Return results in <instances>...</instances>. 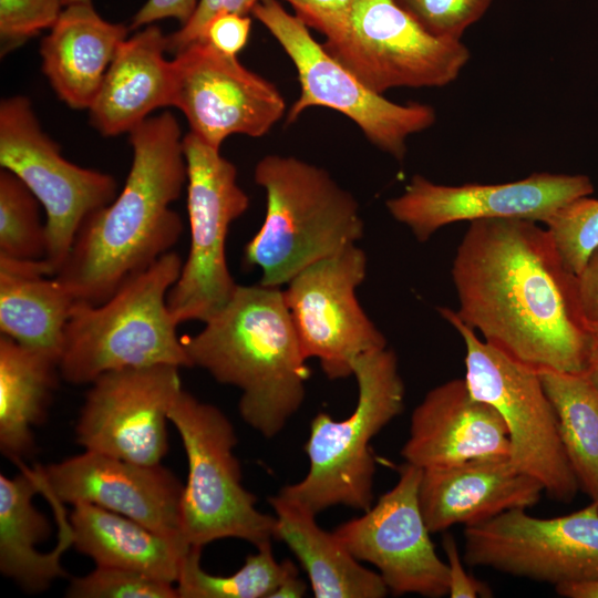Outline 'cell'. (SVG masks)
Listing matches in <instances>:
<instances>
[{
	"label": "cell",
	"mask_w": 598,
	"mask_h": 598,
	"mask_svg": "<svg viewBox=\"0 0 598 598\" xmlns=\"http://www.w3.org/2000/svg\"><path fill=\"white\" fill-rule=\"evenodd\" d=\"M458 319L536 371L584 373L591 342L576 275L545 227L519 218L471 221L451 269Z\"/></svg>",
	"instance_id": "obj_1"
},
{
	"label": "cell",
	"mask_w": 598,
	"mask_h": 598,
	"mask_svg": "<svg viewBox=\"0 0 598 598\" xmlns=\"http://www.w3.org/2000/svg\"><path fill=\"white\" fill-rule=\"evenodd\" d=\"M133 161L120 194L90 214L54 277L76 301L99 305L172 251L184 226L171 205L187 184L176 117H147L130 133Z\"/></svg>",
	"instance_id": "obj_2"
},
{
	"label": "cell",
	"mask_w": 598,
	"mask_h": 598,
	"mask_svg": "<svg viewBox=\"0 0 598 598\" xmlns=\"http://www.w3.org/2000/svg\"><path fill=\"white\" fill-rule=\"evenodd\" d=\"M182 343L192 367L240 390L241 419L267 439L298 412L310 369L283 290L238 285L231 299Z\"/></svg>",
	"instance_id": "obj_3"
},
{
	"label": "cell",
	"mask_w": 598,
	"mask_h": 598,
	"mask_svg": "<svg viewBox=\"0 0 598 598\" xmlns=\"http://www.w3.org/2000/svg\"><path fill=\"white\" fill-rule=\"evenodd\" d=\"M266 193V215L245 245L244 262L260 285L281 287L310 265L357 244L364 233L360 206L323 168L269 154L254 169Z\"/></svg>",
	"instance_id": "obj_4"
},
{
	"label": "cell",
	"mask_w": 598,
	"mask_h": 598,
	"mask_svg": "<svg viewBox=\"0 0 598 598\" xmlns=\"http://www.w3.org/2000/svg\"><path fill=\"white\" fill-rule=\"evenodd\" d=\"M182 266L178 254L168 251L105 301H76L64 329L61 378L71 384H91L114 370L158 364L190 368L167 305Z\"/></svg>",
	"instance_id": "obj_5"
},
{
	"label": "cell",
	"mask_w": 598,
	"mask_h": 598,
	"mask_svg": "<svg viewBox=\"0 0 598 598\" xmlns=\"http://www.w3.org/2000/svg\"><path fill=\"white\" fill-rule=\"evenodd\" d=\"M353 377V412L340 421L326 412L315 415L305 445L309 470L301 481L279 491L317 515L338 505L362 512L372 506L375 462L370 443L404 408L405 388L393 350L363 354Z\"/></svg>",
	"instance_id": "obj_6"
},
{
	"label": "cell",
	"mask_w": 598,
	"mask_h": 598,
	"mask_svg": "<svg viewBox=\"0 0 598 598\" xmlns=\"http://www.w3.org/2000/svg\"><path fill=\"white\" fill-rule=\"evenodd\" d=\"M168 420L177 430L188 464L181 498L184 540L204 547L215 540L238 538L256 548L275 539V515L257 508V497L241 484L234 454L237 435L217 406L184 389L175 398Z\"/></svg>",
	"instance_id": "obj_7"
},
{
	"label": "cell",
	"mask_w": 598,
	"mask_h": 598,
	"mask_svg": "<svg viewBox=\"0 0 598 598\" xmlns=\"http://www.w3.org/2000/svg\"><path fill=\"white\" fill-rule=\"evenodd\" d=\"M437 311L464 341V379L471 393L492 405L507 429L513 464L536 478L553 499L573 501L580 485L538 371L482 341L455 310L440 307Z\"/></svg>",
	"instance_id": "obj_8"
},
{
	"label": "cell",
	"mask_w": 598,
	"mask_h": 598,
	"mask_svg": "<svg viewBox=\"0 0 598 598\" xmlns=\"http://www.w3.org/2000/svg\"><path fill=\"white\" fill-rule=\"evenodd\" d=\"M251 13L281 45L298 73L300 95L288 111L287 124L309 107L331 109L354 122L370 143L398 161L405 156L408 138L434 124L432 106L395 103L364 85L277 0L259 1Z\"/></svg>",
	"instance_id": "obj_9"
},
{
	"label": "cell",
	"mask_w": 598,
	"mask_h": 598,
	"mask_svg": "<svg viewBox=\"0 0 598 598\" xmlns=\"http://www.w3.org/2000/svg\"><path fill=\"white\" fill-rule=\"evenodd\" d=\"M183 150L190 245L167 295L168 309L178 324L205 322L234 296L238 283L228 269L226 239L230 224L249 206L236 166L218 148L189 131L183 137Z\"/></svg>",
	"instance_id": "obj_10"
},
{
	"label": "cell",
	"mask_w": 598,
	"mask_h": 598,
	"mask_svg": "<svg viewBox=\"0 0 598 598\" xmlns=\"http://www.w3.org/2000/svg\"><path fill=\"white\" fill-rule=\"evenodd\" d=\"M0 165L27 185L45 212L44 261L54 276L85 218L116 197V181L64 158L22 95L0 103Z\"/></svg>",
	"instance_id": "obj_11"
},
{
	"label": "cell",
	"mask_w": 598,
	"mask_h": 598,
	"mask_svg": "<svg viewBox=\"0 0 598 598\" xmlns=\"http://www.w3.org/2000/svg\"><path fill=\"white\" fill-rule=\"evenodd\" d=\"M323 47L379 94L447 85L470 60L465 44L431 34L395 0H359Z\"/></svg>",
	"instance_id": "obj_12"
},
{
	"label": "cell",
	"mask_w": 598,
	"mask_h": 598,
	"mask_svg": "<svg viewBox=\"0 0 598 598\" xmlns=\"http://www.w3.org/2000/svg\"><path fill=\"white\" fill-rule=\"evenodd\" d=\"M465 564L554 586L598 580V509L538 518L511 509L464 527Z\"/></svg>",
	"instance_id": "obj_13"
},
{
	"label": "cell",
	"mask_w": 598,
	"mask_h": 598,
	"mask_svg": "<svg viewBox=\"0 0 598 598\" xmlns=\"http://www.w3.org/2000/svg\"><path fill=\"white\" fill-rule=\"evenodd\" d=\"M365 275V252L354 244L310 265L283 290L305 355L318 359L329 380L353 375L360 357L388 347L357 298Z\"/></svg>",
	"instance_id": "obj_14"
},
{
	"label": "cell",
	"mask_w": 598,
	"mask_h": 598,
	"mask_svg": "<svg viewBox=\"0 0 598 598\" xmlns=\"http://www.w3.org/2000/svg\"><path fill=\"white\" fill-rule=\"evenodd\" d=\"M172 69V106L184 113L190 132L215 148L233 134L266 135L286 112L271 82L206 41L175 54Z\"/></svg>",
	"instance_id": "obj_15"
},
{
	"label": "cell",
	"mask_w": 598,
	"mask_h": 598,
	"mask_svg": "<svg viewBox=\"0 0 598 598\" xmlns=\"http://www.w3.org/2000/svg\"><path fill=\"white\" fill-rule=\"evenodd\" d=\"M422 474L405 462L395 485L375 505L333 533L359 561L378 568L392 594L440 598L448 594V568L435 550L420 506Z\"/></svg>",
	"instance_id": "obj_16"
},
{
	"label": "cell",
	"mask_w": 598,
	"mask_h": 598,
	"mask_svg": "<svg viewBox=\"0 0 598 598\" xmlns=\"http://www.w3.org/2000/svg\"><path fill=\"white\" fill-rule=\"evenodd\" d=\"M178 370L158 364L100 375L80 411L78 444L134 463L161 464L168 451V412L183 389Z\"/></svg>",
	"instance_id": "obj_17"
},
{
	"label": "cell",
	"mask_w": 598,
	"mask_h": 598,
	"mask_svg": "<svg viewBox=\"0 0 598 598\" xmlns=\"http://www.w3.org/2000/svg\"><path fill=\"white\" fill-rule=\"evenodd\" d=\"M586 175L535 173L499 184H436L414 175L404 192L385 202L389 214L424 243L440 228L457 221L519 218L544 224L569 202L589 196Z\"/></svg>",
	"instance_id": "obj_18"
},
{
	"label": "cell",
	"mask_w": 598,
	"mask_h": 598,
	"mask_svg": "<svg viewBox=\"0 0 598 598\" xmlns=\"http://www.w3.org/2000/svg\"><path fill=\"white\" fill-rule=\"evenodd\" d=\"M40 494L52 505L92 504L176 538L184 485L168 468L84 451L47 466L37 465ZM184 539V538H183Z\"/></svg>",
	"instance_id": "obj_19"
},
{
	"label": "cell",
	"mask_w": 598,
	"mask_h": 598,
	"mask_svg": "<svg viewBox=\"0 0 598 598\" xmlns=\"http://www.w3.org/2000/svg\"><path fill=\"white\" fill-rule=\"evenodd\" d=\"M401 455L423 471L482 456H509L507 429L496 410L471 393L465 379L431 389L411 415Z\"/></svg>",
	"instance_id": "obj_20"
},
{
	"label": "cell",
	"mask_w": 598,
	"mask_h": 598,
	"mask_svg": "<svg viewBox=\"0 0 598 598\" xmlns=\"http://www.w3.org/2000/svg\"><path fill=\"white\" fill-rule=\"evenodd\" d=\"M543 493V485L509 456H482L423 471L419 498L427 528L435 534L454 525H477L511 509H528Z\"/></svg>",
	"instance_id": "obj_21"
},
{
	"label": "cell",
	"mask_w": 598,
	"mask_h": 598,
	"mask_svg": "<svg viewBox=\"0 0 598 598\" xmlns=\"http://www.w3.org/2000/svg\"><path fill=\"white\" fill-rule=\"evenodd\" d=\"M166 38L157 25L148 24L120 45L89 109L91 123L102 135L130 133L154 110L172 106Z\"/></svg>",
	"instance_id": "obj_22"
},
{
	"label": "cell",
	"mask_w": 598,
	"mask_h": 598,
	"mask_svg": "<svg viewBox=\"0 0 598 598\" xmlns=\"http://www.w3.org/2000/svg\"><path fill=\"white\" fill-rule=\"evenodd\" d=\"M127 31L101 18L92 2L64 7L40 44L42 71L61 101L90 109Z\"/></svg>",
	"instance_id": "obj_23"
},
{
	"label": "cell",
	"mask_w": 598,
	"mask_h": 598,
	"mask_svg": "<svg viewBox=\"0 0 598 598\" xmlns=\"http://www.w3.org/2000/svg\"><path fill=\"white\" fill-rule=\"evenodd\" d=\"M268 502L275 539L300 561L316 598H382L390 592L379 573L363 567L333 532L318 525L317 514L280 492Z\"/></svg>",
	"instance_id": "obj_24"
},
{
	"label": "cell",
	"mask_w": 598,
	"mask_h": 598,
	"mask_svg": "<svg viewBox=\"0 0 598 598\" xmlns=\"http://www.w3.org/2000/svg\"><path fill=\"white\" fill-rule=\"evenodd\" d=\"M14 477L0 475V570L29 594L42 592L58 578L65 577L60 557L72 545L68 520L60 516V542L55 549L40 553L37 545L48 539L51 526L32 499L40 493L34 468L18 463Z\"/></svg>",
	"instance_id": "obj_25"
},
{
	"label": "cell",
	"mask_w": 598,
	"mask_h": 598,
	"mask_svg": "<svg viewBox=\"0 0 598 598\" xmlns=\"http://www.w3.org/2000/svg\"><path fill=\"white\" fill-rule=\"evenodd\" d=\"M71 543L96 566L117 567L176 584L192 545L105 508L79 503L68 520Z\"/></svg>",
	"instance_id": "obj_26"
},
{
	"label": "cell",
	"mask_w": 598,
	"mask_h": 598,
	"mask_svg": "<svg viewBox=\"0 0 598 598\" xmlns=\"http://www.w3.org/2000/svg\"><path fill=\"white\" fill-rule=\"evenodd\" d=\"M76 300L42 260L0 257V331L18 343L61 357Z\"/></svg>",
	"instance_id": "obj_27"
},
{
	"label": "cell",
	"mask_w": 598,
	"mask_h": 598,
	"mask_svg": "<svg viewBox=\"0 0 598 598\" xmlns=\"http://www.w3.org/2000/svg\"><path fill=\"white\" fill-rule=\"evenodd\" d=\"M60 358L0 337V451L19 463L35 453L33 427L47 417Z\"/></svg>",
	"instance_id": "obj_28"
},
{
	"label": "cell",
	"mask_w": 598,
	"mask_h": 598,
	"mask_svg": "<svg viewBox=\"0 0 598 598\" xmlns=\"http://www.w3.org/2000/svg\"><path fill=\"white\" fill-rule=\"evenodd\" d=\"M560 439L579 482L590 497L598 488V389L584 373L539 371Z\"/></svg>",
	"instance_id": "obj_29"
},
{
	"label": "cell",
	"mask_w": 598,
	"mask_h": 598,
	"mask_svg": "<svg viewBox=\"0 0 598 598\" xmlns=\"http://www.w3.org/2000/svg\"><path fill=\"white\" fill-rule=\"evenodd\" d=\"M202 549L190 546L183 558L176 581L178 598H271L288 578L299 574L290 559L277 561L271 543L258 547L228 576L206 573L200 565Z\"/></svg>",
	"instance_id": "obj_30"
},
{
	"label": "cell",
	"mask_w": 598,
	"mask_h": 598,
	"mask_svg": "<svg viewBox=\"0 0 598 598\" xmlns=\"http://www.w3.org/2000/svg\"><path fill=\"white\" fill-rule=\"evenodd\" d=\"M40 202L13 173L0 172V257L42 260L47 257L45 223Z\"/></svg>",
	"instance_id": "obj_31"
},
{
	"label": "cell",
	"mask_w": 598,
	"mask_h": 598,
	"mask_svg": "<svg viewBox=\"0 0 598 598\" xmlns=\"http://www.w3.org/2000/svg\"><path fill=\"white\" fill-rule=\"evenodd\" d=\"M543 225L567 269L577 275L598 247V198H576L557 209Z\"/></svg>",
	"instance_id": "obj_32"
},
{
	"label": "cell",
	"mask_w": 598,
	"mask_h": 598,
	"mask_svg": "<svg viewBox=\"0 0 598 598\" xmlns=\"http://www.w3.org/2000/svg\"><path fill=\"white\" fill-rule=\"evenodd\" d=\"M65 595L71 598H178L172 582L107 566H96L85 576L73 577Z\"/></svg>",
	"instance_id": "obj_33"
},
{
	"label": "cell",
	"mask_w": 598,
	"mask_h": 598,
	"mask_svg": "<svg viewBox=\"0 0 598 598\" xmlns=\"http://www.w3.org/2000/svg\"><path fill=\"white\" fill-rule=\"evenodd\" d=\"M431 34L461 41L493 0H395Z\"/></svg>",
	"instance_id": "obj_34"
},
{
	"label": "cell",
	"mask_w": 598,
	"mask_h": 598,
	"mask_svg": "<svg viewBox=\"0 0 598 598\" xmlns=\"http://www.w3.org/2000/svg\"><path fill=\"white\" fill-rule=\"evenodd\" d=\"M63 7V0H0L1 56L51 29Z\"/></svg>",
	"instance_id": "obj_35"
},
{
	"label": "cell",
	"mask_w": 598,
	"mask_h": 598,
	"mask_svg": "<svg viewBox=\"0 0 598 598\" xmlns=\"http://www.w3.org/2000/svg\"><path fill=\"white\" fill-rule=\"evenodd\" d=\"M259 1L261 0H198L187 23L167 35V52L175 55L189 44L200 41L205 27L215 16L223 12L247 16Z\"/></svg>",
	"instance_id": "obj_36"
},
{
	"label": "cell",
	"mask_w": 598,
	"mask_h": 598,
	"mask_svg": "<svg viewBox=\"0 0 598 598\" xmlns=\"http://www.w3.org/2000/svg\"><path fill=\"white\" fill-rule=\"evenodd\" d=\"M306 25L326 39L337 34L347 23L359 0H283Z\"/></svg>",
	"instance_id": "obj_37"
},
{
	"label": "cell",
	"mask_w": 598,
	"mask_h": 598,
	"mask_svg": "<svg viewBox=\"0 0 598 598\" xmlns=\"http://www.w3.org/2000/svg\"><path fill=\"white\" fill-rule=\"evenodd\" d=\"M250 25L248 16L223 12L207 23L200 41L208 42L225 54L237 56L247 44Z\"/></svg>",
	"instance_id": "obj_38"
},
{
	"label": "cell",
	"mask_w": 598,
	"mask_h": 598,
	"mask_svg": "<svg viewBox=\"0 0 598 598\" xmlns=\"http://www.w3.org/2000/svg\"><path fill=\"white\" fill-rule=\"evenodd\" d=\"M443 549L448 568V596L452 598L491 597L492 591L484 582L471 576L463 566L454 537L446 533L443 537Z\"/></svg>",
	"instance_id": "obj_39"
},
{
	"label": "cell",
	"mask_w": 598,
	"mask_h": 598,
	"mask_svg": "<svg viewBox=\"0 0 598 598\" xmlns=\"http://www.w3.org/2000/svg\"><path fill=\"white\" fill-rule=\"evenodd\" d=\"M576 296L586 328L590 333L598 332V247L576 275Z\"/></svg>",
	"instance_id": "obj_40"
},
{
	"label": "cell",
	"mask_w": 598,
	"mask_h": 598,
	"mask_svg": "<svg viewBox=\"0 0 598 598\" xmlns=\"http://www.w3.org/2000/svg\"><path fill=\"white\" fill-rule=\"evenodd\" d=\"M198 0H147L136 12L131 29L153 24L162 19L174 18L181 27L193 16Z\"/></svg>",
	"instance_id": "obj_41"
},
{
	"label": "cell",
	"mask_w": 598,
	"mask_h": 598,
	"mask_svg": "<svg viewBox=\"0 0 598 598\" xmlns=\"http://www.w3.org/2000/svg\"><path fill=\"white\" fill-rule=\"evenodd\" d=\"M555 590L566 598H598V580L558 585Z\"/></svg>",
	"instance_id": "obj_42"
},
{
	"label": "cell",
	"mask_w": 598,
	"mask_h": 598,
	"mask_svg": "<svg viewBox=\"0 0 598 598\" xmlns=\"http://www.w3.org/2000/svg\"><path fill=\"white\" fill-rule=\"evenodd\" d=\"M307 591L306 582L296 574L288 578L271 596V598H300Z\"/></svg>",
	"instance_id": "obj_43"
},
{
	"label": "cell",
	"mask_w": 598,
	"mask_h": 598,
	"mask_svg": "<svg viewBox=\"0 0 598 598\" xmlns=\"http://www.w3.org/2000/svg\"><path fill=\"white\" fill-rule=\"evenodd\" d=\"M584 374L598 389V332L591 333V342Z\"/></svg>",
	"instance_id": "obj_44"
},
{
	"label": "cell",
	"mask_w": 598,
	"mask_h": 598,
	"mask_svg": "<svg viewBox=\"0 0 598 598\" xmlns=\"http://www.w3.org/2000/svg\"><path fill=\"white\" fill-rule=\"evenodd\" d=\"M79 2H92V0H63L64 7Z\"/></svg>",
	"instance_id": "obj_45"
},
{
	"label": "cell",
	"mask_w": 598,
	"mask_h": 598,
	"mask_svg": "<svg viewBox=\"0 0 598 598\" xmlns=\"http://www.w3.org/2000/svg\"><path fill=\"white\" fill-rule=\"evenodd\" d=\"M591 499H592V503L596 505L597 509H598V488L597 491L594 493V495L591 496Z\"/></svg>",
	"instance_id": "obj_46"
}]
</instances>
